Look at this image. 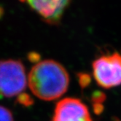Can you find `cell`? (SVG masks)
Returning <instances> with one entry per match:
<instances>
[{
	"label": "cell",
	"mask_w": 121,
	"mask_h": 121,
	"mask_svg": "<svg viewBox=\"0 0 121 121\" xmlns=\"http://www.w3.org/2000/svg\"><path fill=\"white\" fill-rule=\"evenodd\" d=\"M28 84L32 93L43 101H53L66 92L69 75L54 60H44L34 65L29 74Z\"/></svg>",
	"instance_id": "cell-1"
},
{
	"label": "cell",
	"mask_w": 121,
	"mask_h": 121,
	"mask_svg": "<svg viewBox=\"0 0 121 121\" xmlns=\"http://www.w3.org/2000/svg\"><path fill=\"white\" fill-rule=\"evenodd\" d=\"M27 83L28 77L21 60H0V96H18L26 88Z\"/></svg>",
	"instance_id": "cell-2"
},
{
	"label": "cell",
	"mask_w": 121,
	"mask_h": 121,
	"mask_svg": "<svg viewBox=\"0 0 121 121\" xmlns=\"http://www.w3.org/2000/svg\"><path fill=\"white\" fill-rule=\"evenodd\" d=\"M93 74L96 83L104 88H111L121 84V56L115 53L103 56L92 64Z\"/></svg>",
	"instance_id": "cell-3"
},
{
	"label": "cell",
	"mask_w": 121,
	"mask_h": 121,
	"mask_svg": "<svg viewBox=\"0 0 121 121\" xmlns=\"http://www.w3.org/2000/svg\"><path fill=\"white\" fill-rule=\"evenodd\" d=\"M53 121L93 120L87 106L82 101L75 98H65L56 104Z\"/></svg>",
	"instance_id": "cell-4"
},
{
	"label": "cell",
	"mask_w": 121,
	"mask_h": 121,
	"mask_svg": "<svg viewBox=\"0 0 121 121\" xmlns=\"http://www.w3.org/2000/svg\"><path fill=\"white\" fill-rule=\"evenodd\" d=\"M42 20L49 24H58L61 20L66 7L71 3L67 0L26 2Z\"/></svg>",
	"instance_id": "cell-5"
},
{
	"label": "cell",
	"mask_w": 121,
	"mask_h": 121,
	"mask_svg": "<svg viewBox=\"0 0 121 121\" xmlns=\"http://www.w3.org/2000/svg\"><path fill=\"white\" fill-rule=\"evenodd\" d=\"M18 104H20L21 105H23L24 107H29L33 104L34 100L31 99V97L29 96V94L26 93H22L18 95Z\"/></svg>",
	"instance_id": "cell-6"
},
{
	"label": "cell",
	"mask_w": 121,
	"mask_h": 121,
	"mask_svg": "<svg viewBox=\"0 0 121 121\" xmlns=\"http://www.w3.org/2000/svg\"><path fill=\"white\" fill-rule=\"evenodd\" d=\"M0 121H14L13 115L10 109L0 105Z\"/></svg>",
	"instance_id": "cell-7"
},
{
	"label": "cell",
	"mask_w": 121,
	"mask_h": 121,
	"mask_svg": "<svg viewBox=\"0 0 121 121\" xmlns=\"http://www.w3.org/2000/svg\"><path fill=\"white\" fill-rule=\"evenodd\" d=\"M106 98L107 96L104 93L97 91L93 93L91 96V101L93 104H102V103L106 100Z\"/></svg>",
	"instance_id": "cell-8"
},
{
	"label": "cell",
	"mask_w": 121,
	"mask_h": 121,
	"mask_svg": "<svg viewBox=\"0 0 121 121\" xmlns=\"http://www.w3.org/2000/svg\"><path fill=\"white\" fill-rule=\"evenodd\" d=\"M77 77H78L79 84L82 88H85L86 87H88L90 85L91 82V76L88 74L82 73V72L79 73L77 74Z\"/></svg>",
	"instance_id": "cell-9"
},
{
	"label": "cell",
	"mask_w": 121,
	"mask_h": 121,
	"mask_svg": "<svg viewBox=\"0 0 121 121\" xmlns=\"http://www.w3.org/2000/svg\"><path fill=\"white\" fill-rule=\"evenodd\" d=\"M28 58L32 63L37 64L39 62V58H40V55L38 53H35V52H31L28 54Z\"/></svg>",
	"instance_id": "cell-10"
},
{
	"label": "cell",
	"mask_w": 121,
	"mask_h": 121,
	"mask_svg": "<svg viewBox=\"0 0 121 121\" xmlns=\"http://www.w3.org/2000/svg\"><path fill=\"white\" fill-rule=\"evenodd\" d=\"M93 112L96 115H100L102 113L104 107L103 104H93Z\"/></svg>",
	"instance_id": "cell-11"
},
{
	"label": "cell",
	"mask_w": 121,
	"mask_h": 121,
	"mask_svg": "<svg viewBox=\"0 0 121 121\" xmlns=\"http://www.w3.org/2000/svg\"><path fill=\"white\" fill-rule=\"evenodd\" d=\"M3 14H4V10H3V8L1 6H0V18H1L2 17Z\"/></svg>",
	"instance_id": "cell-12"
}]
</instances>
